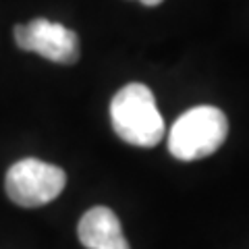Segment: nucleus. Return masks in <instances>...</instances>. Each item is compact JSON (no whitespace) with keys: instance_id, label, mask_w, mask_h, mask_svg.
I'll return each mask as SVG.
<instances>
[{"instance_id":"3","label":"nucleus","mask_w":249,"mask_h":249,"mask_svg":"<svg viewBox=\"0 0 249 249\" xmlns=\"http://www.w3.org/2000/svg\"><path fill=\"white\" fill-rule=\"evenodd\" d=\"M65 185V170L37 158L15 162L4 177L6 196L21 208H40L50 204L62 193Z\"/></svg>"},{"instance_id":"6","label":"nucleus","mask_w":249,"mask_h":249,"mask_svg":"<svg viewBox=\"0 0 249 249\" xmlns=\"http://www.w3.org/2000/svg\"><path fill=\"white\" fill-rule=\"evenodd\" d=\"M139 2L145 4V6H158V4L162 2V0H139Z\"/></svg>"},{"instance_id":"2","label":"nucleus","mask_w":249,"mask_h":249,"mask_svg":"<svg viewBox=\"0 0 249 249\" xmlns=\"http://www.w3.org/2000/svg\"><path fill=\"white\" fill-rule=\"evenodd\" d=\"M229 121L216 106H196L170 127L168 152L178 160H199L212 156L224 143Z\"/></svg>"},{"instance_id":"5","label":"nucleus","mask_w":249,"mask_h":249,"mask_svg":"<svg viewBox=\"0 0 249 249\" xmlns=\"http://www.w3.org/2000/svg\"><path fill=\"white\" fill-rule=\"evenodd\" d=\"M77 235L88 249H131L123 235L119 216L104 206L91 208L81 216Z\"/></svg>"},{"instance_id":"4","label":"nucleus","mask_w":249,"mask_h":249,"mask_svg":"<svg viewBox=\"0 0 249 249\" xmlns=\"http://www.w3.org/2000/svg\"><path fill=\"white\" fill-rule=\"evenodd\" d=\"M15 42L21 50L36 52L60 65H73L79 58V37L69 27L48 19H34L15 27Z\"/></svg>"},{"instance_id":"1","label":"nucleus","mask_w":249,"mask_h":249,"mask_svg":"<svg viewBox=\"0 0 249 249\" xmlns=\"http://www.w3.org/2000/svg\"><path fill=\"white\" fill-rule=\"evenodd\" d=\"M110 119L116 135L131 145L154 147L164 137V121L158 112L152 89L143 83H129L114 93Z\"/></svg>"}]
</instances>
